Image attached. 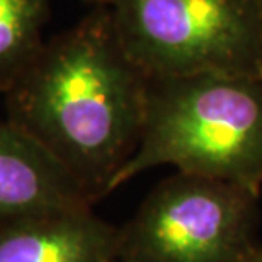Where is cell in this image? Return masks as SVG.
<instances>
[{
	"label": "cell",
	"instance_id": "6da1fadb",
	"mask_svg": "<svg viewBox=\"0 0 262 262\" xmlns=\"http://www.w3.org/2000/svg\"><path fill=\"white\" fill-rule=\"evenodd\" d=\"M150 77L119 39L111 9L96 5L39 53L5 96L26 131L94 203L113 192L143 133Z\"/></svg>",
	"mask_w": 262,
	"mask_h": 262
},
{
	"label": "cell",
	"instance_id": "7a4b0ae2",
	"mask_svg": "<svg viewBox=\"0 0 262 262\" xmlns=\"http://www.w3.org/2000/svg\"><path fill=\"white\" fill-rule=\"evenodd\" d=\"M162 165L262 189V78L223 73L150 78L140 145L113 191Z\"/></svg>",
	"mask_w": 262,
	"mask_h": 262
},
{
	"label": "cell",
	"instance_id": "3957f363",
	"mask_svg": "<svg viewBox=\"0 0 262 262\" xmlns=\"http://www.w3.org/2000/svg\"><path fill=\"white\" fill-rule=\"evenodd\" d=\"M109 9L124 50L150 78H262L257 0H114Z\"/></svg>",
	"mask_w": 262,
	"mask_h": 262
},
{
	"label": "cell",
	"instance_id": "277c9868",
	"mask_svg": "<svg viewBox=\"0 0 262 262\" xmlns=\"http://www.w3.org/2000/svg\"><path fill=\"white\" fill-rule=\"evenodd\" d=\"M257 192L176 172L119 228V262H247L255 244Z\"/></svg>",
	"mask_w": 262,
	"mask_h": 262
},
{
	"label": "cell",
	"instance_id": "5b68a950",
	"mask_svg": "<svg viewBox=\"0 0 262 262\" xmlns=\"http://www.w3.org/2000/svg\"><path fill=\"white\" fill-rule=\"evenodd\" d=\"M0 262H119V228L92 206L0 223Z\"/></svg>",
	"mask_w": 262,
	"mask_h": 262
},
{
	"label": "cell",
	"instance_id": "8992f818",
	"mask_svg": "<svg viewBox=\"0 0 262 262\" xmlns=\"http://www.w3.org/2000/svg\"><path fill=\"white\" fill-rule=\"evenodd\" d=\"M92 204L85 189L38 141L7 118L0 119V223Z\"/></svg>",
	"mask_w": 262,
	"mask_h": 262
},
{
	"label": "cell",
	"instance_id": "52a82bcc",
	"mask_svg": "<svg viewBox=\"0 0 262 262\" xmlns=\"http://www.w3.org/2000/svg\"><path fill=\"white\" fill-rule=\"evenodd\" d=\"M48 0H0V92L5 94L45 45Z\"/></svg>",
	"mask_w": 262,
	"mask_h": 262
},
{
	"label": "cell",
	"instance_id": "ba28073f",
	"mask_svg": "<svg viewBox=\"0 0 262 262\" xmlns=\"http://www.w3.org/2000/svg\"><path fill=\"white\" fill-rule=\"evenodd\" d=\"M89 2H92V4H96V5H111L114 0H89Z\"/></svg>",
	"mask_w": 262,
	"mask_h": 262
},
{
	"label": "cell",
	"instance_id": "9c48e42d",
	"mask_svg": "<svg viewBox=\"0 0 262 262\" xmlns=\"http://www.w3.org/2000/svg\"><path fill=\"white\" fill-rule=\"evenodd\" d=\"M247 262H262V247L259 249V252H257V254H255V255H254V257H252V259H249Z\"/></svg>",
	"mask_w": 262,
	"mask_h": 262
},
{
	"label": "cell",
	"instance_id": "30bf717a",
	"mask_svg": "<svg viewBox=\"0 0 262 262\" xmlns=\"http://www.w3.org/2000/svg\"><path fill=\"white\" fill-rule=\"evenodd\" d=\"M257 2H259V4H260V7H262V0H257Z\"/></svg>",
	"mask_w": 262,
	"mask_h": 262
}]
</instances>
